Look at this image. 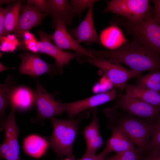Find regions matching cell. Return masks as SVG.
Returning <instances> with one entry per match:
<instances>
[{"mask_svg": "<svg viewBox=\"0 0 160 160\" xmlns=\"http://www.w3.org/2000/svg\"><path fill=\"white\" fill-rule=\"evenodd\" d=\"M50 13L52 17L51 28H54L57 21H64L67 25H71L75 16L70 1L68 0H47Z\"/></svg>", "mask_w": 160, "mask_h": 160, "instance_id": "cell-17", "label": "cell"}, {"mask_svg": "<svg viewBox=\"0 0 160 160\" xmlns=\"http://www.w3.org/2000/svg\"><path fill=\"white\" fill-rule=\"evenodd\" d=\"M24 1L18 0L7 13L4 22V36L14 32L17 24L22 4Z\"/></svg>", "mask_w": 160, "mask_h": 160, "instance_id": "cell-22", "label": "cell"}, {"mask_svg": "<svg viewBox=\"0 0 160 160\" xmlns=\"http://www.w3.org/2000/svg\"><path fill=\"white\" fill-rule=\"evenodd\" d=\"M63 160H74V159L68 158H66V159H64Z\"/></svg>", "mask_w": 160, "mask_h": 160, "instance_id": "cell-36", "label": "cell"}, {"mask_svg": "<svg viewBox=\"0 0 160 160\" xmlns=\"http://www.w3.org/2000/svg\"><path fill=\"white\" fill-rule=\"evenodd\" d=\"M16 1L13 0H0V4H10L11 2Z\"/></svg>", "mask_w": 160, "mask_h": 160, "instance_id": "cell-35", "label": "cell"}, {"mask_svg": "<svg viewBox=\"0 0 160 160\" xmlns=\"http://www.w3.org/2000/svg\"><path fill=\"white\" fill-rule=\"evenodd\" d=\"M36 87L34 93V103L37 111V118L44 120L55 116L61 115L65 111V108L61 101L56 100L55 97L58 92L51 93L48 92L36 79Z\"/></svg>", "mask_w": 160, "mask_h": 160, "instance_id": "cell-9", "label": "cell"}, {"mask_svg": "<svg viewBox=\"0 0 160 160\" xmlns=\"http://www.w3.org/2000/svg\"><path fill=\"white\" fill-rule=\"evenodd\" d=\"M108 153L105 149L99 154L90 155L84 153L79 160H104L106 155Z\"/></svg>", "mask_w": 160, "mask_h": 160, "instance_id": "cell-31", "label": "cell"}, {"mask_svg": "<svg viewBox=\"0 0 160 160\" xmlns=\"http://www.w3.org/2000/svg\"><path fill=\"white\" fill-rule=\"evenodd\" d=\"M18 57L21 60L18 67L20 74L37 77L45 73L52 76L61 75L63 73V67L45 62L40 57L39 53H33L26 49Z\"/></svg>", "mask_w": 160, "mask_h": 160, "instance_id": "cell-8", "label": "cell"}, {"mask_svg": "<svg viewBox=\"0 0 160 160\" xmlns=\"http://www.w3.org/2000/svg\"><path fill=\"white\" fill-rule=\"evenodd\" d=\"M93 5H92L88 7L85 17L79 25L68 31L71 36L80 43L85 42L88 45L100 43L93 21Z\"/></svg>", "mask_w": 160, "mask_h": 160, "instance_id": "cell-15", "label": "cell"}, {"mask_svg": "<svg viewBox=\"0 0 160 160\" xmlns=\"http://www.w3.org/2000/svg\"><path fill=\"white\" fill-rule=\"evenodd\" d=\"M76 61L79 63H89L97 67L115 87L121 91L125 90L129 80L140 76L143 73L127 69L121 64L104 58L85 56L77 58Z\"/></svg>", "mask_w": 160, "mask_h": 160, "instance_id": "cell-5", "label": "cell"}, {"mask_svg": "<svg viewBox=\"0 0 160 160\" xmlns=\"http://www.w3.org/2000/svg\"><path fill=\"white\" fill-rule=\"evenodd\" d=\"M98 1V0H71L70 2L73 12L78 15L79 18H80L84 9Z\"/></svg>", "mask_w": 160, "mask_h": 160, "instance_id": "cell-27", "label": "cell"}, {"mask_svg": "<svg viewBox=\"0 0 160 160\" xmlns=\"http://www.w3.org/2000/svg\"><path fill=\"white\" fill-rule=\"evenodd\" d=\"M10 104L16 110L21 111L29 110L35 104L34 92L28 87L16 86L12 92Z\"/></svg>", "mask_w": 160, "mask_h": 160, "instance_id": "cell-18", "label": "cell"}, {"mask_svg": "<svg viewBox=\"0 0 160 160\" xmlns=\"http://www.w3.org/2000/svg\"><path fill=\"white\" fill-rule=\"evenodd\" d=\"M126 94L135 96L156 108H160V94L137 84H127Z\"/></svg>", "mask_w": 160, "mask_h": 160, "instance_id": "cell-19", "label": "cell"}, {"mask_svg": "<svg viewBox=\"0 0 160 160\" xmlns=\"http://www.w3.org/2000/svg\"><path fill=\"white\" fill-rule=\"evenodd\" d=\"M27 3L34 5L42 12H44L47 14H49L47 0H28Z\"/></svg>", "mask_w": 160, "mask_h": 160, "instance_id": "cell-29", "label": "cell"}, {"mask_svg": "<svg viewBox=\"0 0 160 160\" xmlns=\"http://www.w3.org/2000/svg\"><path fill=\"white\" fill-rule=\"evenodd\" d=\"M140 160H160V150H151Z\"/></svg>", "mask_w": 160, "mask_h": 160, "instance_id": "cell-33", "label": "cell"}, {"mask_svg": "<svg viewBox=\"0 0 160 160\" xmlns=\"http://www.w3.org/2000/svg\"><path fill=\"white\" fill-rule=\"evenodd\" d=\"M109 22L122 27L128 33L137 38L160 56V25L153 18L152 9L137 21H131L121 16L115 17Z\"/></svg>", "mask_w": 160, "mask_h": 160, "instance_id": "cell-4", "label": "cell"}, {"mask_svg": "<svg viewBox=\"0 0 160 160\" xmlns=\"http://www.w3.org/2000/svg\"><path fill=\"white\" fill-rule=\"evenodd\" d=\"M49 146V142L36 135H30L23 141V147L25 152L29 156L36 158L42 156Z\"/></svg>", "mask_w": 160, "mask_h": 160, "instance_id": "cell-20", "label": "cell"}, {"mask_svg": "<svg viewBox=\"0 0 160 160\" xmlns=\"http://www.w3.org/2000/svg\"><path fill=\"white\" fill-rule=\"evenodd\" d=\"M148 0H112L107 2L103 12L120 15L132 22L142 19L151 8Z\"/></svg>", "mask_w": 160, "mask_h": 160, "instance_id": "cell-10", "label": "cell"}, {"mask_svg": "<svg viewBox=\"0 0 160 160\" xmlns=\"http://www.w3.org/2000/svg\"><path fill=\"white\" fill-rule=\"evenodd\" d=\"M160 150V114L152 123L150 149Z\"/></svg>", "mask_w": 160, "mask_h": 160, "instance_id": "cell-25", "label": "cell"}, {"mask_svg": "<svg viewBox=\"0 0 160 160\" xmlns=\"http://www.w3.org/2000/svg\"><path fill=\"white\" fill-rule=\"evenodd\" d=\"M107 127L112 131L104 148L108 153H118L136 148L130 138L121 128L115 126Z\"/></svg>", "mask_w": 160, "mask_h": 160, "instance_id": "cell-16", "label": "cell"}, {"mask_svg": "<svg viewBox=\"0 0 160 160\" xmlns=\"http://www.w3.org/2000/svg\"><path fill=\"white\" fill-rule=\"evenodd\" d=\"M108 118L107 126L121 128L130 138L142 156L150 149V137L153 121L139 118L108 108L103 110Z\"/></svg>", "mask_w": 160, "mask_h": 160, "instance_id": "cell-2", "label": "cell"}, {"mask_svg": "<svg viewBox=\"0 0 160 160\" xmlns=\"http://www.w3.org/2000/svg\"><path fill=\"white\" fill-rule=\"evenodd\" d=\"M87 50L95 57L123 64L134 71L143 72L160 69L159 55L135 37L116 49L98 50L89 48Z\"/></svg>", "mask_w": 160, "mask_h": 160, "instance_id": "cell-1", "label": "cell"}, {"mask_svg": "<svg viewBox=\"0 0 160 160\" xmlns=\"http://www.w3.org/2000/svg\"><path fill=\"white\" fill-rule=\"evenodd\" d=\"M89 116V112L85 111L77 114L75 119H64L53 117L50 119L53 129L49 146L59 158L66 156L74 159L73 147L80 124Z\"/></svg>", "mask_w": 160, "mask_h": 160, "instance_id": "cell-3", "label": "cell"}, {"mask_svg": "<svg viewBox=\"0 0 160 160\" xmlns=\"http://www.w3.org/2000/svg\"><path fill=\"white\" fill-rule=\"evenodd\" d=\"M14 34L20 41L23 38L25 33L34 26L41 25L43 19L48 15L41 12L34 5L27 3L22 5Z\"/></svg>", "mask_w": 160, "mask_h": 160, "instance_id": "cell-13", "label": "cell"}, {"mask_svg": "<svg viewBox=\"0 0 160 160\" xmlns=\"http://www.w3.org/2000/svg\"><path fill=\"white\" fill-rule=\"evenodd\" d=\"M92 118L89 124L84 127L82 132L86 143L96 139L100 135L99 129V119L96 107L90 109Z\"/></svg>", "mask_w": 160, "mask_h": 160, "instance_id": "cell-24", "label": "cell"}, {"mask_svg": "<svg viewBox=\"0 0 160 160\" xmlns=\"http://www.w3.org/2000/svg\"><path fill=\"white\" fill-rule=\"evenodd\" d=\"M16 86V81L13 77L8 75L3 83L0 84V118L5 116L6 109L10 102L13 91Z\"/></svg>", "mask_w": 160, "mask_h": 160, "instance_id": "cell-21", "label": "cell"}, {"mask_svg": "<svg viewBox=\"0 0 160 160\" xmlns=\"http://www.w3.org/2000/svg\"><path fill=\"white\" fill-rule=\"evenodd\" d=\"M116 95V90L114 89L81 100L63 103L69 119H72L82 112L115 99Z\"/></svg>", "mask_w": 160, "mask_h": 160, "instance_id": "cell-12", "label": "cell"}, {"mask_svg": "<svg viewBox=\"0 0 160 160\" xmlns=\"http://www.w3.org/2000/svg\"><path fill=\"white\" fill-rule=\"evenodd\" d=\"M14 4L12 3L6 7H0V37L2 39L4 36V22L6 15Z\"/></svg>", "mask_w": 160, "mask_h": 160, "instance_id": "cell-30", "label": "cell"}, {"mask_svg": "<svg viewBox=\"0 0 160 160\" xmlns=\"http://www.w3.org/2000/svg\"><path fill=\"white\" fill-rule=\"evenodd\" d=\"M154 8L153 9V14L155 20L160 25V0H153Z\"/></svg>", "mask_w": 160, "mask_h": 160, "instance_id": "cell-32", "label": "cell"}, {"mask_svg": "<svg viewBox=\"0 0 160 160\" xmlns=\"http://www.w3.org/2000/svg\"><path fill=\"white\" fill-rule=\"evenodd\" d=\"M103 140L100 135L94 140L86 143V150L84 153L90 155H95L97 151L102 146Z\"/></svg>", "mask_w": 160, "mask_h": 160, "instance_id": "cell-28", "label": "cell"}, {"mask_svg": "<svg viewBox=\"0 0 160 160\" xmlns=\"http://www.w3.org/2000/svg\"><path fill=\"white\" fill-rule=\"evenodd\" d=\"M38 33L40 40L36 42L32 52L43 53L52 57L55 60V64L59 68L68 65L74 58L87 56L78 52H72L61 49L52 43L48 34L41 30L39 31Z\"/></svg>", "mask_w": 160, "mask_h": 160, "instance_id": "cell-11", "label": "cell"}, {"mask_svg": "<svg viewBox=\"0 0 160 160\" xmlns=\"http://www.w3.org/2000/svg\"><path fill=\"white\" fill-rule=\"evenodd\" d=\"M54 32L48 34L51 41L58 48L62 49H68L75 51L87 56L95 57L83 48L80 43L74 38L68 31L64 21L58 20L56 23Z\"/></svg>", "mask_w": 160, "mask_h": 160, "instance_id": "cell-14", "label": "cell"}, {"mask_svg": "<svg viewBox=\"0 0 160 160\" xmlns=\"http://www.w3.org/2000/svg\"><path fill=\"white\" fill-rule=\"evenodd\" d=\"M16 108L10 104V111L5 120H1V130L5 132L3 141L0 148V158L6 160H21L19 145L18 140L20 132L15 118Z\"/></svg>", "mask_w": 160, "mask_h": 160, "instance_id": "cell-7", "label": "cell"}, {"mask_svg": "<svg viewBox=\"0 0 160 160\" xmlns=\"http://www.w3.org/2000/svg\"><path fill=\"white\" fill-rule=\"evenodd\" d=\"M116 101L111 110H121L127 115L154 121L160 114V108L154 107L133 95L117 94Z\"/></svg>", "mask_w": 160, "mask_h": 160, "instance_id": "cell-6", "label": "cell"}, {"mask_svg": "<svg viewBox=\"0 0 160 160\" xmlns=\"http://www.w3.org/2000/svg\"><path fill=\"white\" fill-rule=\"evenodd\" d=\"M142 157V154L135 148L106 157L104 160H140Z\"/></svg>", "mask_w": 160, "mask_h": 160, "instance_id": "cell-26", "label": "cell"}, {"mask_svg": "<svg viewBox=\"0 0 160 160\" xmlns=\"http://www.w3.org/2000/svg\"><path fill=\"white\" fill-rule=\"evenodd\" d=\"M16 68L15 67H8L4 66L1 63H0V72L4 71L8 69H15Z\"/></svg>", "mask_w": 160, "mask_h": 160, "instance_id": "cell-34", "label": "cell"}, {"mask_svg": "<svg viewBox=\"0 0 160 160\" xmlns=\"http://www.w3.org/2000/svg\"><path fill=\"white\" fill-rule=\"evenodd\" d=\"M138 77L137 85L160 94V69L149 72Z\"/></svg>", "mask_w": 160, "mask_h": 160, "instance_id": "cell-23", "label": "cell"}]
</instances>
